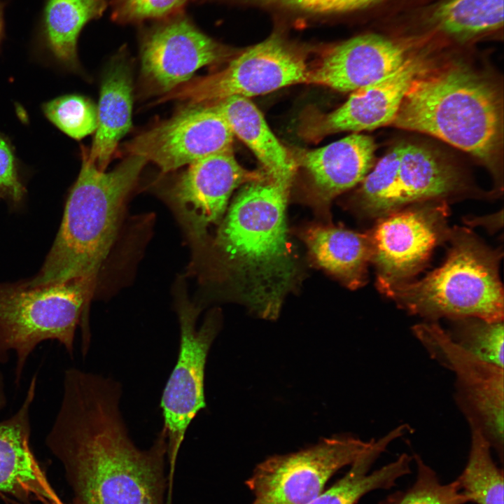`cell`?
<instances>
[{
	"label": "cell",
	"mask_w": 504,
	"mask_h": 504,
	"mask_svg": "<svg viewBox=\"0 0 504 504\" xmlns=\"http://www.w3.org/2000/svg\"><path fill=\"white\" fill-rule=\"evenodd\" d=\"M63 381L46 444L62 465L72 504H164V430L141 449L122 415L117 381L75 368Z\"/></svg>",
	"instance_id": "obj_1"
},
{
	"label": "cell",
	"mask_w": 504,
	"mask_h": 504,
	"mask_svg": "<svg viewBox=\"0 0 504 504\" xmlns=\"http://www.w3.org/2000/svg\"><path fill=\"white\" fill-rule=\"evenodd\" d=\"M290 186L266 174L245 183L212 245L247 304L265 319L279 316L296 276L286 218Z\"/></svg>",
	"instance_id": "obj_2"
},
{
	"label": "cell",
	"mask_w": 504,
	"mask_h": 504,
	"mask_svg": "<svg viewBox=\"0 0 504 504\" xmlns=\"http://www.w3.org/2000/svg\"><path fill=\"white\" fill-rule=\"evenodd\" d=\"M435 64L413 79L391 125L429 134L469 153L499 182L503 115L498 85L465 62Z\"/></svg>",
	"instance_id": "obj_3"
},
{
	"label": "cell",
	"mask_w": 504,
	"mask_h": 504,
	"mask_svg": "<svg viewBox=\"0 0 504 504\" xmlns=\"http://www.w3.org/2000/svg\"><path fill=\"white\" fill-rule=\"evenodd\" d=\"M82 166L66 201L61 225L39 272L27 280L42 285L81 279L96 286L117 237L125 202L147 161L128 155L108 172L82 147Z\"/></svg>",
	"instance_id": "obj_4"
},
{
	"label": "cell",
	"mask_w": 504,
	"mask_h": 504,
	"mask_svg": "<svg viewBox=\"0 0 504 504\" xmlns=\"http://www.w3.org/2000/svg\"><path fill=\"white\" fill-rule=\"evenodd\" d=\"M445 262L419 281L381 292L409 314L426 321L476 317L489 321L504 318L503 290L498 268L500 248L487 246L470 230L450 228Z\"/></svg>",
	"instance_id": "obj_5"
},
{
	"label": "cell",
	"mask_w": 504,
	"mask_h": 504,
	"mask_svg": "<svg viewBox=\"0 0 504 504\" xmlns=\"http://www.w3.org/2000/svg\"><path fill=\"white\" fill-rule=\"evenodd\" d=\"M94 288L81 279L42 285H31L27 280L0 283V363H6L9 354L15 353L16 384L29 356L44 341L59 342L74 357L78 326L82 352H88V312Z\"/></svg>",
	"instance_id": "obj_6"
},
{
	"label": "cell",
	"mask_w": 504,
	"mask_h": 504,
	"mask_svg": "<svg viewBox=\"0 0 504 504\" xmlns=\"http://www.w3.org/2000/svg\"><path fill=\"white\" fill-rule=\"evenodd\" d=\"M309 69L303 55L280 34H273L234 57L222 70L190 78L162 94L155 104L170 101L208 105L226 98H248L307 83Z\"/></svg>",
	"instance_id": "obj_7"
},
{
	"label": "cell",
	"mask_w": 504,
	"mask_h": 504,
	"mask_svg": "<svg viewBox=\"0 0 504 504\" xmlns=\"http://www.w3.org/2000/svg\"><path fill=\"white\" fill-rule=\"evenodd\" d=\"M176 310L180 327L178 358L160 400L162 428L167 437L170 489L187 429L197 413L206 407L205 367L209 351L220 327V314L211 312L197 328L200 309L186 297L178 298Z\"/></svg>",
	"instance_id": "obj_8"
},
{
	"label": "cell",
	"mask_w": 504,
	"mask_h": 504,
	"mask_svg": "<svg viewBox=\"0 0 504 504\" xmlns=\"http://www.w3.org/2000/svg\"><path fill=\"white\" fill-rule=\"evenodd\" d=\"M412 332L430 357L454 374V399L470 430L479 431L502 456L503 368L460 347L437 321L416 324Z\"/></svg>",
	"instance_id": "obj_9"
},
{
	"label": "cell",
	"mask_w": 504,
	"mask_h": 504,
	"mask_svg": "<svg viewBox=\"0 0 504 504\" xmlns=\"http://www.w3.org/2000/svg\"><path fill=\"white\" fill-rule=\"evenodd\" d=\"M373 440L337 435L296 452L267 458L246 480L254 496L251 504H308L336 472L353 463Z\"/></svg>",
	"instance_id": "obj_10"
},
{
	"label": "cell",
	"mask_w": 504,
	"mask_h": 504,
	"mask_svg": "<svg viewBox=\"0 0 504 504\" xmlns=\"http://www.w3.org/2000/svg\"><path fill=\"white\" fill-rule=\"evenodd\" d=\"M449 206L446 200L414 204L379 218L368 231L370 262L380 291L411 281L433 249L447 241Z\"/></svg>",
	"instance_id": "obj_11"
},
{
	"label": "cell",
	"mask_w": 504,
	"mask_h": 504,
	"mask_svg": "<svg viewBox=\"0 0 504 504\" xmlns=\"http://www.w3.org/2000/svg\"><path fill=\"white\" fill-rule=\"evenodd\" d=\"M265 175L242 167L231 147L189 164L164 197L190 241L202 247L208 228L220 223L234 189Z\"/></svg>",
	"instance_id": "obj_12"
},
{
	"label": "cell",
	"mask_w": 504,
	"mask_h": 504,
	"mask_svg": "<svg viewBox=\"0 0 504 504\" xmlns=\"http://www.w3.org/2000/svg\"><path fill=\"white\" fill-rule=\"evenodd\" d=\"M233 133L209 105H189L125 143V151L155 164L164 174L232 147Z\"/></svg>",
	"instance_id": "obj_13"
},
{
	"label": "cell",
	"mask_w": 504,
	"mask_h": 504,
	"mask_svg": "<svg viewBox=\"0 0 504 504\" xmlns=\"http://www.w3.org/2000/svg\"><path fill=\"white\" fill-rule=\"evenodd\" d=\"M426 41L421 35L396 31L354 36L331 48L309 70L307 83L354 92L398 70Z\"/></svg>",
	"instance_id": "obj_14"
},
{
	"label": "cell",
	"mask_w": 504,
	"mask_h": 504,
	"mask_svg": "<svg viewBox=\"0 0 504 504\" xmlns=\"http://www.w3.org/2000/svg\"><path fill=\"white\" fill-rule=\"evenodd\" d=\"M231 53L178 14L144 35L141 78L150 92L162 95L189 80L199 69L222 62Z\"/></svg>",
	"instance_id": "obj_15"
},
{
	"label": "cell",
	"mask_w": 504,
	"mask_h": 504,
	"mask_svg": "<svg viewBox=\"0 0 504 504\" xmlns=\"http://www.w3.org/2000/svg\"><path fill=\"white\" fill-rule=\"evenodd\" d=\"M438 43L427 40L398 70L352 92L340 107L319 118L313 129L314 134L323 136L344 131L358 132L391 125L413 79L435 61L433 50Z\"/></svg>",
	"instance_id": "obj_16"
},
{
	"label": "cell",
	"mask_w": 504,
	"mask_h": 504,
	"mask_svg": "<svg viewBox=\"0 0 504 504\" xmlns=\"http://www.w3.org/2000/svg\"><path fill=\"white\" fill-rule=\"evenodd\" d=\"M36 377H32L18 410L0 421V497L13 504L62 502L30 445V407L35 398Z\"/></svg>",
	"instance_id": "obj_17"
},
{
	"label": "cell",
	"mask_w": 504,
	"mask_h": 504,
	"mask_svg": "<svg viewBox=\"0 0 504 504\" xmlns=\"http://www.w3.org/2000/svg\"><path fill=\"white\" fill-rule=\"evenodd\" d=\"M390 21L396 31L444 42L477 41L502 34L504 0H435Z\"/></svg>",
	"instance_id": "obj_18"
},
{
	"label": "cell",
	"mask_w": 504,
	"mask_h": 504,
	"mask_svg": "<svg viewBox=\"0 0 504 504\" xmlns=\"http://www.w3.org/2000/svg\"><path fill=\"white\" fill-rule=\"evenodd\" d=\"M468 189L458 168L440 153L426 146L405 144L395 183L375 207L371 218L416 203L446 200Z\"/></svg>",
	"instance_id": "obj_19"
},
{
	"label": "cell",
	"mask_w": 504,
	"mask_h": 504,
	"mask_svg": "<svg viewBox=\"0 0 504 504\" xmlns=\"http://www.w3.org/2000/svg\"><path fill=\"white\" fill-rule=\"evenodd\" d=\"M375 150L371 136L355 132L326 146L299 152L298 162L309 176L315 203L323 208L361 182L373 165Z\"/></svg>",
	"instance_id": "obj_20"
},
{
	"label": "cell",
	"mask_w": 504,
	"mask_h": 504,
	"mask_svg": "<svg viewBox=\"0 0 504 504\" xmlns=\"http://www.w3.org/2000/svg\"><path fill=\"white\" fill-rule=\"evenodd\" d=\"M124 55L117 57L102 80L97 109V127L88 155L105 171L120 139L132 127V80Z\"/></svg>",
	"instance_id": "obj_21"
},
{
	"label": "cell",
	"mask_w": 504,
	"mask_h": 504,
	"mask_svg": "<svg viewBox=\"0 0 504 504\" xmlns=\"http://www.w3.org/2000/svg\"><path fill=\"white\" fill-rule=\"evenodd\" d=\"M106 6L105 0H43L34 30L37 47L59 66L78 69L80 31L100 17Z\"/></svg>",
	"instance_id": "obj_22"
},
{
	"label": "cell",
	"mask_w": 504,
	"mask_h": 504,
	"mask_svg": "<svg viewBox=\"0 0 504 504\" xmlns=\"http://www.w3.org/2000/svg\"><path fill=\"white\" fill-rule=\"evenodd\" d=\"M302 237L314 261L351 289L364 285L371 246L368 232L342 227L314 225Z\"/></svg>",
	"instance_id": "obj_23"
},
{
	"label": "cell",
	"mask_w": 504,
	"mask_h": 504,
	"mask_svg": "<svg viewBox=\"0 0 504 504\" xmlns=\"http://www.w3.org/2000/svg\"><path fill=\"white\" fill-rule=\"evenodd\" d=\"M208 105L223 116L233 134L252 150L267 176L292 183L295 161L272 133L253 102L248 98L234 96Z\"/></svg>",
	"instance_id": "obj_24"
},
{
	"label": "cell",
	"mask_w": 504,
	"mask_h": 504,
	"mask_svg": "<svg viewBox=\"0 0 504 504\" xmlns=\"http://www.w3.org/2000/svg\"><path fill=\"white\" fill-rule=\"evenodd\" d=\"M406 426L400 425L378 440L353 463L345 475L330 488L323 491L308 504H355L367 493L392 486L400 477L410 472L412 458L401 454L393 462L370 472L374 462L391 442L403 435Z\"/></svg>",
	"instance_id": "obj_25"
},
{
	"label": "cell",
	"mask_w": 504,
	"mask_h": 504,
	"mask_svg": "<svg viewBox=\"0 0 504 504\" xmlns=\"http://www.w3.org/2000/svg\"><path fill=\"white\" fill-rule=\"evenodd\" d=\"M470 433L468 461L458 479L461 489L468 501L503 504V475L492 459V447L479 431Z\"/></svg>",
	"instance_id": "obj_26"
},
{
	"label": "cell",
	"mask_w": 504,
	"mask_h": 504,
	"mask_svg": "<svg viewBox=\"0 0 504 504\" xmlns=\"http://www.w3.org/2000/svg\"><path fill=\"white\" fill-rule=\"evenodd\" d=\"M450 321L451 326L446 330L457 345L480 360L503 368V321L476 317Z\"/></svg>",
	"instance_id": "obj_27"
},
{
	"label": "cell",
	"mask_w": 504,
	"mask_h": 504,
	"mask_svg": "<svg viewBox=\"0 0 504 504\" xmlns=\"http://www.w3.org/2000/svg\"><path fill=\"white\" fill-rule=\"evenodd\" d=\"M42 108L52 124L73 139H81L97 129V107L85 97L61 96L45 103Z\"/></svg>",
	"instance_id": "obj_28"
},
{
	"label": "cell",
	"mask_w": 504,
	"mask_h": 504,
	"mask_svg": "<svg viewBox=\"0 0 504 504\" xmlns=\"http://www.w3.org/2000/svg\"><path fill=\"white\" fill-rule=\"evenodd\" d=\"M404 144H398L391 148L361 181L351 201L352 209L358 214L371 218L375 207L394 185Z\"/></svg>",
	"instance_id": "obj_29"
},
{
	"label": "cell",
	"mask_w": 504,
	"mask_h": 504,
	"mask_svg": "<svg viewBox=\"0 0 504 504\" xmlns=\"http://www.w3.org/2000/svg\"><path fill=\"white\" fill-rule=\"evenodd\" d=\"M417 477L396 504H466L468 500L458 480L442 484L435 473L416 456Z\"/></svg>",
	"instance_id": "obj_30"
},
{
	"label": "cell",
	"mask_w": 504,
	"mask_h": 504,
	"mask_svg": "<svg viewBox=\"0 0 504 504\" xmlns=\"http://www.w3.org/2000/svg\"><path fill=\"white\" fill-rule=\"evenodd\" d=\"M188 0H112V18L121 23L169 18L180 14Z\"/></svg>",
	"instance_id": "obj_31"
},
{
	"label": "cell",
	"mask_w": 504,
	"mask_h": 504,
	"mask_svg": "<svg viewBox=\"0 0 504 504\" xmlns=\"http://www.w3.org/2000/svg\"><path fill=\"white\" fill-rule=\"evenodd\" d=\"M26 192L13 147L0 132V199L5 200L11 210H18L24 202Z\"/></svg>",
	"instance_id": "obj_32"
},
{
	"label": "cell",
	"mask_w": 504,
	"mask_h": 504,
	"mask_svg": "<svg viewBox=\"0 0 504 504\" xmlns=\"http://www.w3.org/2000/svg\"><path fill=\"white\" fill-rule=\"evenodd\" d=\"M7 5L6 1L0 0V49L6 35V22L4 10Z\"/></svg>",
	"instance_id": "obj_33"
},
{
	"label": "cell",
	"mask_w": 504,
	"mask_h": 504,
	"mask_svg": "<svg viewBox=\"0 0 504 504\" xmlns=\"http://www.w3.org/2000/svg\"><path fill=\"white\" fill-rule=\"evenodd\" d=\"M6 405V397L4 391V384L2 374L0 372V412Z\"/></svg>",
	"instance_id": "obj_34"
},
{
	"label": "cell",
	"mask_w": 504,
	"mask_h": 504,
	"mask_svg": "<svg viewBox=\"0 0 504 504\" xmlns=\"http://www.w3.org/2000/svg\"><path fill=\"white\" fill-rule=\"evenodd\" d=\"M59 504H66V503H64L62 501V502L61 503H59Z\"/></svg>",
	"instance_id": "obj_35"
}]
</instances>
